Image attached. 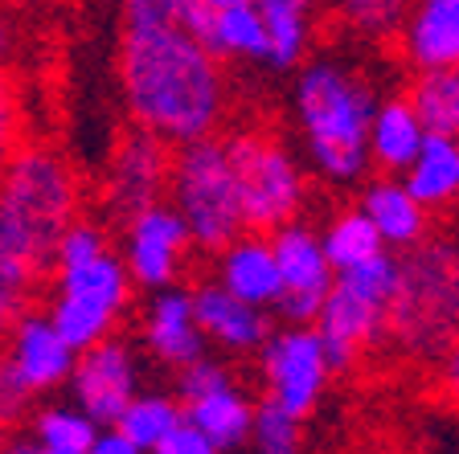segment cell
I'll return each instance as SVG.
<instances>
[{
    "mask_svg": "<svg viewBox=\"0 0 459 454\" xmlns=\"http://www.w3.org/2000/svg\"><path fill=\"white\" fill-rule=\"evenodd\" d=\"M115 82L127 124L160 135L172 148L221 132L230 119L226 62L185 25H124Z\"/></svg>",
    "mask_w": 459,
    "mask_h": 454,
    "instance_id": "cell-1",
    "label": "cell"
},
{
    "mask_svg": "<svg viewBox=\"0 0 459 454\" xmlns=\"http://www.w3.org/2000/svg\"><path fill=\"white\" fill-rule=\"evenodd\" d=\"M78 213H86V193L66 151L25 135L0 164V275L38 291L54 270L57 237Z\"/></svg>",
    "mask_w": 459,
    "mask_h": 454,
    "instance_id": "cell-2",
    "label": "cell"
},
{
    "mask_svg": "<svg viewBox=\"0 0 459 454\" xmlns=\"http://www.w3.org/2000/svg\"><path fill=\"white\" fill-rule=\"evenodd\" d=\"M377 90L341 57H312L296 66L291 111L304 140L307 168L325 184H357L369 172V119Z\"/></svg>",
    "mask_w": 459,
    "mask_h": 454,
    "instance_id": "cell-3",
    "label": "cell"
},
{
    "mask_svg": "<svg viewBox=\"0 0 459 454\" xmlns=\"http://www.w3.org/2000/svg\"><path fill=\"white\" fill-rule=\"evenodd\" d=\"M394 262L382 352L430 369L459 336V234H427L398 250Z\"/></svg>",
    "mask_w": 459,
    "mask_h": 454,
    "instance_id": "cell-4",
    "label": "cell"
},
{
    "mask_svg": "<svg viewBox=\"0 0 459 454\" xmlns=\"http://www.w3.org/2000/svg\"><path fill=\"white\" fill-rule=\"evenodd\" d=\"M394 275H398L394 250H382V254L369 258V262L333 270L325 307H320V315H316V323H312L320 344H325L333 377L353 373L357 364H365L369 356L382 352L385 307H390V295H394Z\"/></svg>",
    "mask_w": 459,
    "mask_h": 454,
    "instance_id": "cell-5",
    "label": "cell"
},
{
    "mask_svg": "<svg viewBox=\"0 0 459 454\" xmlns=\"http://www.w3.org/2000/svg\"><path fill=\"white\" fill-rule=\"evenodd\" d=\"M164 201L177 209V218L185 221L193 237V250H201V254H218L238 234H247L238 184H234V168H230L221 132L172 148Z\"/></svg>",
    "mask_w": 459,
    "mask_h": 454,
    "instance_id": "cell-6",
    "label": "cell"
},
{
    "mask_svg": "<svg viewBox=\"0 0 459 454\" xmlns=\"http://www.w3.org/2000/svg\"><path fill=\"white\" fill-rule=\"evenodd\" d=\"M221 140L238 184L247 234H271L304 213L307 172L296 160V151L279 140V132H271L267 124H238L221 132Z\"/></svg>",
    "mask_w": 459,
    "mask_h": 454,
    "instance_id": "cell-7",
    "label": "cell"
},
{
    "mask_svg": "<svg viewBox=\"0 0 459 454\" xmlns=\"http://www.w3.org/2000/svg\"><path fill=\"white\" fill-rule=\"evenodd\" d=\"M169 164H172V143L127 124L124 132L115 135L111 151H107V168L95 193V205H99L95 218L119 226L132 213L164 201V193H169Z\"/></svg>",
    "mask_w": 459,
    "mask_h": 454,
    "instance_id": "cell-8",
    "label": "cell"
},
{
    "mask_svg": "<svg viewBox=\"0 0 459 454\" xmlns=\"http://www.w3.org/2000/svg\"><path fill=\"white\" fill-rule=\"evenodd\" d=\"M258 377H263V401L279 406L283 414L307 417L325 401V389L333 381L325 344L316 328H275L258 348Z\"/></svg>",
    "mask_w": 459,
    "mask_h": 454,
    "instance_id": "cell-9",
    "label": "cell"
},
{
    "mask_svg": "<svg viewBox=\"0 0 459 454\" xmlns=\"http://www.w3.org/2000/svg\"><path fill=\"white\" fill-rule=\"evenodd\" d=\"M119 234H124V254L119 258H124L132 283L143 291L181 283L185 270H189V258L197 254L189 229L169 201H156V205L132 213L127 221H119Z\"/></svg>",
    "mask_w": 459,
    "mask_h": 454,
    "instance_id": "cell-10",
    "label": "cell"
},
{
    "mask_svg": "<svg viewBox=\"0 0 459 454\" xmlns=\"http://www.w3.org/2000/svg\"><path fill=\"white\" fill-rule=\"evenodd\" d=\"M70 406L82 409L95 426H115V417L140 393V364L127 340L107 336L91 348L74 352V369L66 377Z\"/></svg>",
    "mask_w": 459,
    "mask_h": 454,
    "instance_id": "cell-11",
    "label": "cell"
},
{
    "mask_svg": "<svg viewBox=\"0 0 459 454\" xmlns=\"http://www.w3.org/2000/svg\"><path fill=\"white\" fill-rule=\"evenodd\" d=\"M0 360L9 364V373L21 381L29 398L38 401L66 385L70 369H74V348L62 340V331L54 328L46 307L29 303L25 312L13 320L9 336L0 340Z\"/></svg>",
    "mask_w": 459,
    "mask_h": 454,
    "instance_id": "cell-12",
    "label": "cell"
},
{
    "mask_svg": "<svg viewBox=\"0 0 459 454\" xmlns=\"http://www.w3.org/2000/svg\"><path fill=\"white\" fill-rule=\"evenodd\" d=\"M193 299V320H197L205 344H218L230 356H250V352L263 348L271 331H275V315L267 307H255V303L230 295L221 283L213 278H201L189 287Z\"/></svg>",
    "mask_w": 459,
    "mask_h": 454,
    "instance_id": "cell-13",
    "label": "cell"
},
{
    "mask_svg": "<svg viewBox=\"0 0 459 454\" xmlns=\"http://www.w3.org/2000/svg\"><path fill=\"white\" fill-rule=\"evenodd\" d=\"M181 25L218 62H258V66H267V29H263L255 0H230V4L189 0V9L181 13Z\"/></svg>",
    "mask_w": 459,
    "mask_h": 454,
    "instance_id": "cell-14",
    "label": "cell"
},
{
    "mask_svg": "<svg viewBox=\"0 0 459 454\" xmlns=\"http://www.w3.org/2000/svg\"><path fill=\"white\" fill-rule=\"evenodd\" d=\"M140 336H143V348L152 352L164 369H181L189 360L205 356V336H201L197 320H193L189 287L172 283L152 291L140 320Z\"/></svg>",
    "mask_w": 459,
    "mask_h": 454,
    "instance_id": "cell-15",
    "label": "cell"
},
{
    "mask_svg": "<svg viewBox=\"0 0 459 454\" xmlns=\"http://www.w3.org/2000/svg\"><path fill=\"white\" fill-rule=\"evenodd\" d=\"M398 57L419 70L459 66V0H411L398 29Z\"/></svg>",
    "mask_w": 459,
    "mask_h": 454,
    "instance_id": "cell-16",
    "label": "cell"
},
{
    "mask_svg": "<svg viewBox=\"0 0 459 454\" xmlns=\"http://www.w3.org/2000/svg\"><path fill=\"white\" fill-rule=\"evenodd\" d=\"M267 242H271V254H275V266H279V283H283L279 295L325 299L328 283H333V266H328V258H325L316 226L296 218V221H287V226L271 229Z\"/></svg>",
    "mask_w": 459,
    "mask_h": 454,
    "instance_id": "cell-17",
    "label": "cell"
},
{
    "mask_svg": "<svg viewBox=\"0 0 459 454\" xmlns=\"http://www.w3.org/2000/svg\"><path fill=\"white\" fill-rule=\"evenodd\" d=\"M213 266H218L213 283H221L230 295H238V299L255 303V307H267L271 312V303L283 291L267 234H238L230 246H221L213 254Z\"/></svg>",
    "mask_w": 459,
    "mask_h": 454,
    "instance_id": "cell-18",
    "label": "cell"
},
{
    "mask_svg": "<svg viewBox=\"0 0 459 454\" xmlns=\"http://www.w3.org/2000/svg\"><path fill=\"white\" fill-rule=\"evenodd\" d=\"M357 209L373 221L385 250H406L430 234V213L406 193V184L398 176H377L369 184H361Z\"/></svg>",
    "mask_w": 459,
    "mask_h": 454,
    "instance_id": "cell-19",
    "label": "cell"
},
{
    "mask_svg": "<svg viewBox=\"0 0 459 454\" xmlns=\"http://www.w3.org/2000/svg\"><path fill=\"white\" fill-rule=\"evenodd\" d=\"M49 283H54V295H70V299L95 303V307H107L115 315L132 312L135 299V283L127 275L124 258L115 254L111 246L103 254L86 258L78 266H62V270H49Z\"/></svg>",
    "mask_w": 459,
    "mask_h": 454,
    "instance_id": "cell-20",
    "label": "cell"
},
{
    "mask_svg": "<svg viewBox=\"0 0 459 454\" xmlns=\"http://www.w3.org/2000/svg\"><path fill=\"white\" fill-rule=\"evenodd\" d=\"M402 184L427 213L459 205V140L455 135L427 132L414 160L402 172Z\"/></svg>",
    "mask_w": 459,
    "mask_h": 454,
    "instance_id": "cell-21",
    "label": "cell"
},
{
    "mask_svg": "<svg viewBox=\"0 0 459 454\" xmlns=\"http://www.w3.org/2000/svg\"><path fill=\"white\" fill-rule=\"evenodd\" d=\"M427 127L419 124L406 90L390 99H377L369 119V168H377L382 176H402L406 164L414 160Z\"/></svg>",
    "mask_w": 459,
    "mask_h": 454,
    "instance_id": "cell-22",
    "label": "cell"
},
{
    "mask_svg": "<svg viewBox=\"0 0 459 454\" xmlns=\"http://www.w3.org/2000/svg\"><path fill=\"white\" fill-rule=\"evenodd\" d=\"M267 29V66L296 70L316 41V0H255Z\"/></svg>",
    "mask_w": 459,
    "mask_h": 454,
    "instance_id": "cell-23",
    "label": "cell"
},
{
    "mask_svg": "<svg viewBox=\"0 0 459 454\" xmlns=\"http://www.w3.org/2000/svg\"><path fill=\"white\" fill-rule=\"evenodd\" d=\"M185 422L201 430L218 450H238L250 442V422H255V401L238 385H221L197 401H185Z\"/></svg>",
    "mask_w": 459,
    "mask_h": 454,
    "instance_id": "cell-24",
    "label": "cell"
},
{
    "mask_svg": "<svg viewBox=\"0 0 459 454\" xmlns=\"http://www.w3.org/2000/svg\"><path fill=\"white\" fill-rule=\"evenodd\" d=\"M414 115L427 132L455 135L459 140V66L447 70H419L414 82L406 86Z\"/></svg>",
    "mask_w": 459,
    "mask_h": 454,
    "instance_id": "cell-25",
    "label": "cell"
},
{
    "mask_svg": "<svg viewBox=\"0 0 459 454\" xmlns=\"http://www.w3.org/2000/svg\"><path fill=\"white\" fill-rule=\"evenodd\" d=\"M320 234V246H325V258L333 270H344V266H357V262H369V258L382 254V237L373 229V221L365 218L361 209H341L333 218L325 221V229H316Z\"/></svg>",
    "mask_w": 459,
    "mask_h": 454,
    "instance_id": "cell-26",
    "label": "cell"
},
{
    "mask_svg": "<svg viewBox=\"0 0 459 454\" xmlns=\"http://www.w3.org/2000/svg\"><path fill=\"white\" fill-rule=\"evenodd\" d=\"M25 434L41 446V450H74L86 454V446L95 442L99 426L82 414L78 406H33L25 414Z\"/></svg>",
    "mask_w": 459,
    "mask_h": 454,
    "instance_id": "cell-27",
    "label": "cell"
},
{
    "mask_svg": "<svg viewBox=\"0 0 459 454\" xmlns=\"http://www.w3.org/2000/svg\"><path fill=\"white\" fill-rule=\"evenodd\" d=\"M181 422H185V409L177 398H169V393H135V398L124 406V414L115 417V430L127 434L143 454H148L169 430L181 426Z\"/></svg>",
    "mask_w": 459,
    "mask_h": 454,
    "instance_id": "cell-28",
    "label": "cell"
},
{
    "mask_svg": "<svg viewBox=\"0 0 459 454\" xmlns=\"http://www.w3.org/2000/svg\"><path fill=\"white\" fill-rule=\"evenodd\" d=\"M411 0H333V21L357 41H394Z\"/></svg>",
    "mask_w": 459,
    "mask_h": 454,
    "instance_id": "cell-29",
    "label": "cell"
},
{
    "mask_svg": "<svg viewBox=\"0 0 459 454\" xmlns=\"http://www.w3.org/2000/svg\"><path fill=\"white\" fill-rule=\"evenodd\" d=\"M46 315L54 320V328L62 331V340H66L74 352H82V348H91V344L115 336L119 323H124V315L107 312V307H95V303L70 299V295H54L49 307H46Z\"/></svg>",
    "mask_w": 459,
    "mask_h": 454,
    "instance_id": "cell-30",
    "label": "cell"
},
{
    "mask_svg": "<svg viewBox=\"0 0 459 454\" xmlns=\"http://www.w3.org/2000/svg\"><path fill=\"white\" fill-rule=\"evenodd\" d=\"M250 446L258 454H304V422L271 401H258L250 422Z\"/></svg>",
    "mask_w": 459,
    "mask_h": 454,
    "instance_id": "cell-31",
    "label": "cell"
},
{
    "mask_svg": "<svg viewBox=\"0 0 459 454\" xmlns=\"http://www.w3.org/2000/svg\"><path fill=\"white\" fill-rule=\"evenodd\" d=\"M221 385H234V373L213 356H197L177 369V401H181V406L205 398V393H213V389H221Z\"/></svg>",
    "mask_w": 459,
    "mask_h": 454,
    "instance_id": "cell-32",
    "label": "cell"
},
{
    "mask_svg": "<svg viewBox=\"0 0 459 454\" xmlns=\"http://www.w3.org/2000/svg\"><path fill=\"white\" fill-rule=\"evenodd\" d=\"M25 140V95L13 70H0V164Z\"/></svg>",
    "mask_w": 459,
    "mask_h": 454,
    "instance_id": "cell-33",
    "label": "cell"
},
{
    "mask_svg": "<svg viewBox=\"0 0 459 454\" xmlns=\"http://www.w3.org/2000/svg\"><path fill=\"white\" fill-rule=\"evenodd\" d=\"M124 25H181L189 0H119Z\"/></svg>",
    "mask_w": 459,
    "mask_h": 454,
    "instance_id": "cell-34",
    "label": "cell"
},
{
    "mask_svg": "<svg viewBox=\"0 0 459 454\" xmlns=\"http://www.w3.org/2000/svg\"><path fill=\"white\" fill-rule=\"evenodd\" d=\"M148 454H221V450L205 434H201L193 422H181V426L169 430V434H164Z\"/></svg>",
    "mask_w": 459,
    "mask_h": 454,
    "instance_id": "cell-35",
    "label": "cell"
},
{
    "mask_svg": "<svg viewBox=\"0 0 459 454\" xmlns=\"http://www.w3.org/2000/svg\"><path fill=\"white\" fill-rule=\"evenodd\" d=\"M33 295H38V291H29L25 283H17V278H9V275H0V340L9 336L13 320H17L29 303H33Z\"/></svg>",
    "mask_w": 459,
    "mask_h": 454,
    "instance_id": "cell-36",
    "label": "cell"
},
{
    "mask_svg": "<svg viewBox=\"0 0 459 454\" xmlns=\"http://www.w3.org/2000/svg\"><path fill=\"white\" fill-rule=\"evenodd\" d=\"M430 369H435V389H439V398L459 409V336L443 348V356L435 360Z\"/></svg>",
    "mask_w": 459,
    "mask_h": 454,
    "instance_id": "cell-37",
    "label": "cell"
},
{
    "mask_svg": "<svg viewBox=\"0 0 459 454\" xmlns=\"http://www.w3.org/2000/svg\"><path fill=\"white\" fill-rule=\"evenodd\" d=\"M17 46H21L17 17H13L9 4H0V70H13V57H17Z\"/></svg>",
    "mask_w": 459,
    "mask_h": 454,
    "instance_id": "cell-38",
    "label": "cell"
},
{
    "mask_svg": "<svg viewBox=\"0 0 459 454\" xmlns=\"http://www.w3.org/2000/svg\"><path fill=\"white\" fill-rule=\"evenodd\" d=\"M86 454H143V450L127 434H119L115 426H99L95 442L86 446Z\"/></svg>",
    "mask_w": 459,
    "mask_h": 454,
    "instance_id": "cell-39",
    "label": "cell"
},
{
    "mask_svg": "<svg viewBox=\"0 0 459 454\" xmlns=\"http://www.w3.org/2000/svg\"><path fill=\"white\" fill-rule=\"evenodd\" d=\"M41 446L33 442L29 434H9L4 442H0V454H38Z\"/></svg>",
    "mask_w": 459,
    "mask_h": 454,
    "instance_id": "cell-40",
    "label": "cell"
},
{
    "mask_svg": "<svg viewBox=\"0 0 459 454\" xmlns=\"http://www.w3.org/2000/svg\"><path fill=\"white\" fill-rule=\"evenodd\" d=\"M0 4H9L13 13H21V9H33V4H41V0H0Z\"/></svg>",
    "mask_w": 459,
    "mask_h": 454,
    "instance_id": "cell-41",
    "label": "cell"
},
{
    "mask_svg": "<svg viewBox=\"0 0 459 454\" xmlns=\"http://www.w3.org/2000/svg\"><path fill=\"white\" fill-rule=\"evenodd\" d=\"M365 454H406L402 446H373V450H365Z\"/></svg>",
    "mask_w": 459,
    "mask_h": 454,
    "instance_id": "cell-42",
    "label": "cell"
},
{
    "mask_svg": "<svg viewBox=\"0 0 459 454\" xmlns=\"http://www.w3.org/2000/svg\"><path fill=\"white\" fill-rule=\"evenodd\" d=\"M4 438H9V422H4V417H0V442H4Z\"/></svg>",
    "mask_w": 459,
    "mask_h": 454,
    "instance_id": "cell-43",
    "label": "cell"
},
{
    "mask_svg": "<svg viewBox=\"0 0 459 454\" xmlns=\"http://www.w3.org/2000/svg\"><path fill=\"white\" fill-rule=\"evenodd\" d=\"M38 454H74V450H38Z\"/></svg>",
    "mask_w": 459,
    "mask_h": 454,
    "instance_id": "cell-44",
    "label": "cell"
}]
</instances>
